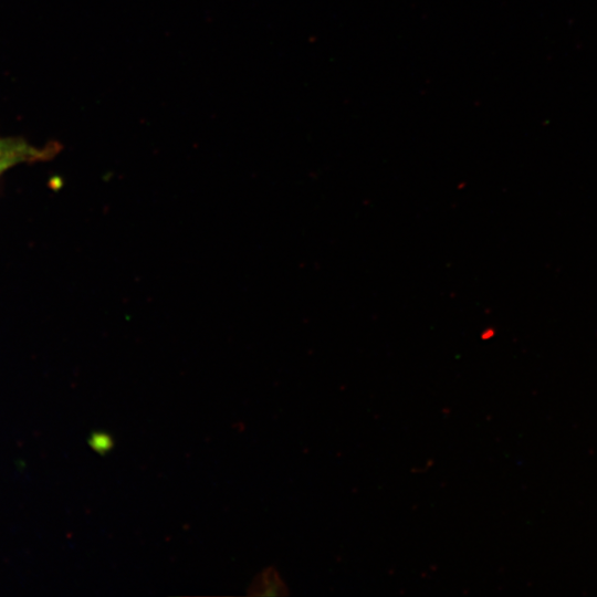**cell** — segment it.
Segmentation results:
<instances>
[{"instance_id":"2","label":"cell","mask_w":597,"mask_h":597,"mask_svg":"<svg viewBox=\"0 0 597 597\" xmlns=\"http://www.w3.org/2000/svg\"><path fill=\"white\" fill-rule=\"evenodd\" d=\"M90 443L94 450L100 452H105L112 448L111 437L101 432L93 433Z\"/></svg>"},{"instance_id":"1","label":"cell","mask_w":597,"mask_h":597,"mask_svg":"<svg viewBox=\"0 0 597 597\" xmlns=\"http://www.w3.org/2000/svg\"><path fill=\"white\" fill-rule=\"evenodd\" d=\"M60 148L57 143L38 147L23 137L0 136V177L14 166L50 160Z\"/></svg>"}]
</instances>
